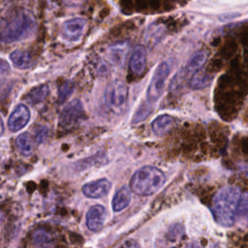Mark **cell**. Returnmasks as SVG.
Returning a JSON list of instances; mask_svg holds the SVG:
<instances>
[{"label": "cell", "mask_w": 248, "mask_h": 248, "mask_svg": "<svg viewBox=\"0 0 248 248\" xmlns=\"http://www.w3.org/2000/svg\"><path fill=\"white\" fill-rule=\"evenodd\" d=\"M129 91L126 84L115 80L108 85L105 92V100L112 109H122L127 103Z\"/></svg>", "instance_id": "8992f818"}, {"label": "cell", "mask_w": 248, "mask_h": 248, "mask_svg": "<svg viewBox=\"0 0 248 248\" xmlns=\"http://www.w3.org/2000/svg\"><path fill=\"white\" fill-rule=\"evenodd\" d=\"M16 145L17 150L24 156H28L32 153L31 139L27 133H23L16 138Z\"/></svg>", "instance_id": "d6986e66"}, {"label": "cell", "mask_w": 248, "mask_h": 248, "mask_svg": "<svg viewBox=\"0 0 248 248\" xmlns=\"http://www.w3.org/2000/svg\"><path fill=\"white\" fill-rule=\"evenodd\" d=\"M128 48L129 45L127 42H119L110 46L108 48V57L111 63L114 65H121L125 60Z\"/></svg>", "instance_id": "5bb4252c"}, {"label": "cell", "mask_w": 248, "mask_h": 248, "mask_svg": "<svg viewBox=\"0 0 248 248\" xmlns=\"http://www.w3.org/2000/svg\"><path fill=\"white\" fill-rule=\"evenodd\" d=\"M173 123H174V119L172 116H170L169 114H162V115L157 116L153 120L151 127H152L154 134L161 137V136L166 135L170 130Z\"/></svg>", "instance_id": "4fadbf2b"}, {"label": "cell", "mask_w": 248, "mask_h": 248, "mask_svg": "<svg viewBox=\"0 0 248 248\" xmlns=\"http://www.w3.org/2000/svg\"><path fill=\"white\" fill-rule=\"evenodd\" d=\"M206 53L204 51H198L196 52L187 62L185 71L188 75H194L197 72H199L202 67L204 65L206 61Z\"/></svg>", "instance_id": "2e32d148"}, {"label": "cell", "mask_w": 248, "mask_h": 248, "mask_svg": "<svg viewBox=\"0 0 248 248\" xmlns=\"http://www.w3.org/2000/svg\"><path fill=\"white\" fill-rule=\"evenodd\" d=\"M166 176L158 168L144 166L137 170L130 179L131 190L139 196H151L165 184Z\"/></svg>", "instance_id": "3957f363"}, {"label": "cell", "mask_w": 248, "mask_h": 248, "mask_svg": "<svg viewBox=\"0 0 248 248\" xmlns=\"http://www.w3.org/2000/svg\"><path fill=\"white\" fill-rule=\"evenodd\" d=\"M10 59L13 64L18 69H28L32 66V57L28 51L16 49L10 54Z\"/></svg>", "instance_id": "9a60e30c"}, {"label": "cell", "mask_w": 248, "mask_h": 248, "mask_svg": "<svg viewBox=\"0 0 248 248\" xmlns=\"http://www.w3.org/2000/svg\"><path fill=\"white\" fill-rule=\"evenodd\" d=\"M85 20L82 17H73L63 22L61 33L62 37L69 42L78 41L84 32Z\"/></svg>", "instance_id": "52a82bcc"}, {"label": "cell", "mask_w": 248, "mask_h": 248, "mask_svg": "<svg viewBox=\"0 0 248 248\" xmlns=\"http://www.w3.org/2000/svg\"><path fill=\"white\" fill-rule=\"evenodd\" d=\"M152 102H150L149 100L146 101H142L140 106L138 107V108L136 109L133 118H132V123L133 124H138L140 123L142 121H144L152 112L153 108H152Z\"/></svg>", "instance_id": "ac0fdd59"}, {"label": "cell", "mask_w": 248, "mask_h": 248, "mask_svg": "<svg viewBox=\"0 0 248 248\" xmlns=\"http://www.w3.org/2000/svg\"><path fill=\"white\" fill-rule=\"evenodd\" d=\"M107 218V210L101 204L91 206L86 213V227L89 231L96 232L102 230Z\"/></svg>", "instance_id": "9c48e42d"}, {"label": "cell", "mask_w": 248, "mask_h": 248, "mask_svg": "<svg viewBox=\"0 0 248 248\" xmlns=\"http://www.w3.org/2000/svg\"><path fill=\"white\" fill-rule=\"evenodd\" d=\"M7 70H9V65H8V63H6L5 60H2V62H1V74L4 75L5 71H7Z\"/></svg>", "instance_id": "4316f807"}, {"label": "cell", "mask_w": 248, "mask_h": 248, "mask_svg": "<svg viewBox=\"0 0 248 248\" xmlns=\"http://www.w3.org/2000/svg\"><path fill=\"white\" fill-rule=\"evenodd\" d=\"M211 81V78L209 76L202 75L199 72L193 75L190 79V87L192 89H201L207 86Z\"/></svg>", "instance_id": "ffe728a7"}, {"label": "cell", "mask_w": 248, "mask_h": 248, "mask_svg": "<svg viewBox=\"0 0 248 248\" xmlns=\"http://www.w3.org/2000/svg\"><path fill=\"white\" fill-rule=\"evenodd\" d=\"M62 3L68 7H78L82 5L85 0H61Z\"/></svg>", "instance_id": "484cf974"}, {"label": "cell", "mask_w": 248, "mask_h": 248, "mask_svg": "<svg viewBox=\"0 0 248 248\" xmlns=\"http://www.w3.org/2000/svg\"><path fill=\"white\" fill-rule=\"evenodd\" d=\"M132 195L131 191L127 187H121L118 189L111 201V207L114 212H120L125 209L131 202Z\"/></svg>", "instance_id": "7c38bea8"}, {"label": "cell", "mask_w": 248, "mask_h": 248, "mask_svg": "<svg viewBox=\"0 0 248 248\" xmlns=\"http://www.w3.org/2000/svg\"><path fill=\"white\" fill-rule=\"evenodd\" d=\"M33 242L37 246H48L51 243V237L50 235L44 230H37L33 235Z\"/></svg>", "instance_id": "44dd1931"}, {"label": "cell", "mask_w": 248, "mask_h": 248, "mask_svg": "<svg viewBox=\"0 0 248 248\" xmlns=\"http://www.w3.org/2000/svg\"><path fill=\"white\" fill-rule=\"evenodd\" d=\"M30 119V110L23 105L18 104L9 116L8 127L11 132H17L24 128Z\"/></svg>", "instance_id": "ba28073f"}, {"label": "cell", "mask_w": 248, "mask_h": 248, "mask_svg": "<svg viewBox=\"0 0 248 248\" xmlns=\"http://www.w3.org/2000/svg\"><path fill=\"white\" fill-rule=\"evenodd\" d=\"M85 118V111L80 101L74 100L68 104L60 113L59 127L68 131L75 128Z\"/></svg>", "instance_id": "277c9868"}, {"label": "cell", "mask_w": 248, "mask_h": 248, "mask_svg": "<svg viewBox=\"0 0 248 248\" xmlns=\"http://www.w3.org/2000/svg\"><path fill=\"white\" fill-rule=\"evenodd\" d=\"M47 137V128L45 126H40L35 132V140L38 143L43 142Z\"/></svg>", "instance_id": "d4e9b609"}, {"label": "cell", "mask_w": 248, "mask_h": 248, "mask_svg": "<svg viewBox=\"0 0 248 248\" xmlns=\"http://www.w3.org/2000/svg\"><path fill=\"white\" fill-rule=\"evenodd\" d=\"M129 68L131 73L136 76H141L146 68V50L142 46H137L131 54Z\"/></svg>", "instance_id": "8fae6325"}, {"label": "cell", "mask_w": 248, "mask_h": 248, "mask_svg": "<svg viewBox=\"0 0 248 248\" xmlns=\"http://www.w3.org/2000/svg\"><path fill=\"white\" fill-rule=\"evenodd\" d=\"M111 183L107 178H100L85 183L82 186V194L89 199H100L109 192Z\"/></svg>", "instance_id": "30bf717a"}, {"label": "cell", "mask_w": 248, "mask_h": 248, "mask_svg": "<svg viewBox=\"0 0 248 248\" xmlns=\"http://www.w3.org/2000/svg\"><path fill=\"white\" fill-rule=\"evenodd\" d=\"M36 29V22L32 14L25 10L15 12L2 24L1 40L11 44L30 37Z\"/></svg>", "instance_id": "7a4b0ae2"}, {"label": "cell", "mask_w": 248, "mask_h": 248, "mask_svg": "<svg viewBox=\"0 0 248 248\" xmlns=\"http://www.w3.org/2000/svg\"><path fill=\"white\" fill-rule=\"evenodd\" d=\"M123 246H126V247H134V246H139V244L135 241H132V240H127Z\"/></svg>", "instance_id": "83f0119b"}, {"label": "cell", "mask_w": 248, "mask_h": 248, "mask_svg": "<svg viewBox=\"0 0 248 248\" xmlns=\"http://www.w3.org/2000/svg\"><path fill=\"white\" fill-rule=\"evenodd\" d=\"M238 216H240L248 226V192L241 194L238 205Z\"/></svg>", "instance_id": "7402d4cb"}, {"label": "cell", "mask_w": 248, "mask_h": 248, "mask_svg": "<svg viewBox=\"0 0 248 248\" xmlns=\"http://www.w3.org/2000/svg\"><path fill=\"white\" fill-rule=\"evenodd\" d=\"M183 227L179 224L172 225L169 230V238L170 239H176L183 233Z\"/></svg>", "instance_id": "cb8c5ba5"}, {"label": "cell", "mask_w": 248, "mask_h": 248, "mask_svg": "<svg viewBox=\"0 0 248 248\" xmlns=\"http://www.w3.org/2000/svg\"><path fill=\"white\" fill-rule=\"evenodd\" d=\"M170 65L167 62H161L153 73L151 80L146 90V98L154 103L161 97L166 80L170 74Z\"/></svg>", "instance_id": "5b68a950"}, {"label": "cell", "mask_w": 248, "mask_h": 248, "mask_svg": "<svg viewBox=\"0 0 248 248\" xmlns=\"http://www.w3.org/2000/svg\"><path fill=\"white\" fill-rule=\"evenodd\" d=\"M48 92L49 88L47 85H40L29 91V93L25 96V100L30 105H36L43 102L48 95Z\"/></svg>", "instance_id": "e0dca14e"}, {"label": "cell", "mask_w": 248, "mask_h": 248, "mask_svg": "<svg viewBox=\"0 0 248 248\" xmlns=\"http://www.w3.org/2000/svg\"><path fill=\"white\" fill-rule=\"evenodd\" d=\"M74 84L72 81H65L58 88V99L60 103H64L74 91Z\"/></svg>", "instance_id": "603a6c76"}, {"label": "cell", "mask_w": 248, "mask_h": 248, "mask_svg": "<svg viewBox=\"0 0 248 248\" xmlns=\"http://www.w3.org/2000/svg\"><path fill=\"white\" fill-rule=\"evenodd\" d=\"M241 193L237 187L221 188L212 200L211 211L215 221L224 227H231L238 216V205Z\"/></svg>", "instance_id": "6da1fadb"}]
</instances>
